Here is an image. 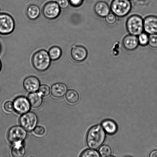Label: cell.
Masks as SVG:
<instances>
[{"instance_id": "6da1fadb", "label": "cell", "mask_w": 157, "mask_h": 157, "mask_svg": "<svg viewBox=\"0 0 157 157\" xmlns=\"http://www.w3.org/2000/svg\"><path fill=\"white\" fill-rule=\"evenodd\" d=\"M106 138V133L101 126L97 124L92 127L87 132L86 143L90 149L97 150L104 143Z\"/></svg>"}, {"instance_id": "7a4b0ae2", "label": "cell", "mask_w": 157, "mask_h": 157, "mask_svg": "<svg viewBox=\"0 0 157 157\" xmlns=\"http://www.w3.org/2000/svg\"><path fill=\"white\" fill-rule=\"evenodd\" d=\"M51 59L48 52L44 50H41L35 52L32 58L33 67L40 72L45 71L50 67Z\"/></svg>"}, {"instance_id": "3957f363", "label": "cell", "mask_w": 157, "mask_h": 157, "mask_svg": "<svg viewBox=\"0 0 157 157\" xmlns=\"http://www.w3.org/2000/svg\"><path fill=\"white\" fill-rule=\"evenodd\" d=\"M126 27L130 34L138 36L144 30V21L139 15H134L128 18Z\"/></svg>"}, {"instance_id": "277c9868", "label": "cell", "mask_w": 157, "mask_h": 157, "mask_svg": "<svg viewBox=\"0 0 157 157\" xmlns=\"http://www.w3.org/2000/svg\"><path fill=\"white\" fill-rule=\"evenodd\" d=\"M130 0H113L111 5V10L116 16L123 18L128 14L131 10Z\"/></svg>"}, {"instance_id": "5b68a950", "label": "cell", "mask_w": 157, "mask_h": 157, "mask_svg": "<svg viewBox=\"0 0 157 157\" xmlns=\"http://www.w3.org/2000/svg\"><path fill=\"white\" fill-rule=\"evenodd\" d=\"M27 131L20 126H14L11 128L8 133L9 141L13 144L22 143L27 136Z\"/></svg>"}, {"instance_id": "8992f818", "label": "cell", "mask_w": 157, "mask_h": 157, "mask_svg": "<svg viewBox=\"0 0 157 157\" xmlns=\"http://www.w3.org/2000/svg\"><path fill=\"white\" fill-rule=\"evenodd\" d=\"M15 24L13 18L8 14H0V34L9 35L13 32Z\"/></svg>"}, {"instance_id": "52a82bcc", "label": "cell", "mask_w": 157, "mask_h": 157, "mask_svg": "<svg viewBox=\"0 0 157 157\" xmlns=\"http://www.w3.org/2000/svg\"><path fill=\"white\" fill-rule=\"evenodd\" d=\"M38 122L37 116L35 113L32 112H28L24 114L19 119L21 127L28 131L33 130L36 127Z\"/></svg>"}, {"instance_id": "ba28073f", "label": "cell", "mask_w": 157, "mask_h": 157, "mask_svg": "<svg viewBox=\"0 0 157 157\" xmlns=\"http://www.w3.org/2000/svg\"><path fill=\"white\" fill-rule=\"evenodd\" d=\"M43 14L47 19H55L59 16L61 9L57 2L51 1L46 3L43 8Z\"/></svg>"}, {"instance_id": "9c48e42d", "label": "cell", "mask_w": 157, "mask_h": 157, "mask_svg": "<svg viewBox=\"0 0 157 157\" xmlns=\"http://www.w3.org/2000/svg\"><path fill=\"white\" fill-rule=\"evenodd\" d=\"M14 109L17 113L23 115L30 110L31 105L28 99L23 96H18L13 102Z\"/></svg>"}, {"instance_id": "30bf717a", "label": "cell", "mask_w": 157, "mask_h": 157, "mask_svg": "<svg viewBox=\"0 0 157 157\" xmlns=\"http://www.w3.org/2000/svg\"><path fill=\"white\" fill-rule=\"evenodd\" d=\"M71 55L74 61L81 62L86 59L88 52L86 48L82 46L73 45L71 50Z\"/></svg>"}, {"instance_id": "8fae6325", "label": "cell", "mask_w": 157, "mask_h": 157, "mask_svg": "<svg viewBox=\"0 0 157 157\" xmlns=\"http://www.w3.org/2000/svg\"><path fill=\"white\" fill-rule=\"evenodd\" d=\"M144 30L149 34L157 33V17L150 15L144 18Z\"/></svg>"}, {"instance_id": "7c38bea8", "label": "cell", "mask_w": 157, "mask_h": 157, "mask_svg": "<svg viewBox=\"0 0 157 157\" xmlns=\"http://www.w3.org/2000/svg\"><path fill=\"white\" fill-rule=\"evenodd\" d=\"M23 86L27 91L33 93L38 90L40 87V81L36 77L29 76L24 80Z\"/></svg>"}, {"instance_id": "4fadbf2b", "label": "cell", "mask_w": 157, "mask_h": 157, "mask_svg": "<svg viewBox=\"0 0 157 157\" xmlns=\"http://www.w3.org/2000/svg\"><path fill=\"white\" fill-rule=\"evenodd\" d=\"M138 38L137 36L128 35L123 39V45L126 50L133 51L135 50L139 45Z\"/></svg>"}, {"instance_id": "5bb4252c", "label": "cell", "mask_w": 157, "mask_h": 157, "mask_svg": "<svg viewBox=\"0 0 157 157\" xmlns=\"http://www.w3.org/2000/svg\"><path fill=\"white\" fill-rule=\"evenodd\" d=\"M67 91V87L63 83H58L53 84L51 87V92L54 97L61 98L66 95Z\"/></svg>"}, {"instance_id": "9a60e30c", "label": "cell", "mask_w": 157, "mask_h": 157, "mask_svg": "<svg viewBox=\"0 0 157 157\" xmlns=\"http://www.w3.org/2000/svg\"><path fill=\"white\" fill-rule=\"evenodd\" d=\"M95 14L101 18H105L110 13V9L109 5L104 1H99L95 5L94 7Z\"/></svg>"}, {"instance_id": "2e32d148", "label": "cell", "mask_w": 157, "mask_h": 157, "mask_svg": "<svg viewBox=\"0 0 157 157\" xmlns=\"http://www.w3.org/2000/svg\"><path fill=\"white\" fill-rule=\"evenodd\" d=\"M101 126L105 133L109 135H114L118 131L117 124L112 120H104L101 123Z\"/></svg>"}, {"instance_id": "e0dca14e", "label": "cell", "mask_w": 157, "mask_h": 157, "mask_svg": "<svg viewBox=\"0 0 157 157\" xmlns=\"http://www.w3.org/2000/svg\"><path fill=\"white\" fill-rule=\"evenodd\" d=\"M31 106L34 108H38L40 107L43 104L42 96L38 93H30L28 97Z\"/></svg>"}, {"instance_id": "ac0fdd59", "label": "cell", "mask_w": 157, "mask_h": 157, "mask_svg": "<svg viewBox=\"0 0 157 157\" xmlns=\"http://www.w3.org/2000/svg\"><path fill=\"white\" fill-rule=\"evenodd\" d=\"M28 18L31 20H35L39 17L40 10L36 5L32 4L28 6L26 10Z\"/></svg>"}, {"instance_id": "d6986e66", "label": "cell", "mask_w": 157, "mask_h": 157, "mask_svg": "<svg viewBox=\"0 0 157 157\" xmlns=\"http://www.w3.org/2000/svg\"><path fill=\"white\" fill-rule=\"evenodd\" d=\"M25 153V147L23 143L13 144L11 150V153L13 157H24Z\"/></svg>"}, {"instance_id": "ffe728a7", "label": "cell", "mask_w": 157, "mask_h": 157, "mask_svg": "<svg viewBox=\"0 0 157 157\" xmlns=\"http://www.w3.org/2000/svg\"><path fill=\"white\" fill-rule=\"evenodd\" d=\"M66 99L70 104H76L79 100V95L76 91L74 90H70L66 94Z\"/></svg>"}, {"instance_id": "44dd1931", "label": "cell", "mask_w": 157, "mask_h": 157, "mask_svg": "<svg viewBox=\"0 0 157 157\" xmlns=\"http://www.w3.org/2000/svg\"><path fill=\"white\" fill-rule=\"evenodd\" d=\"M48 53L52 61H56L61 57L62 52L60 48L54 46L50 48Z\"/></svg>"}, {"instance_id": "7402d4cb", "label": "cell", "mask_w": 157, "mask_h": 157, "mask_svg": "<svg viewBox=\"0 0 157 157\" xmlns=\"http://www.w3.org/2000/svg\"><path fill=\"white\" fill-rule=\"evenodd\" d=\"M79 157H101L99 152L94 149H88L81 153Z\"/></svg>"}, {"instance_id": "603a6c76", "label": "cell", "mask_w": 157, "mask_h": 157, "mask_svg": "<svg viewBox=\"0 0 157 157\" xmlns=\"http://www.w3.org/2000/svg\"><path fill=\"white\" fill-rule=\"evenodd\" d=\"M98 152L101 157H107L111 155L112 150L109 146L103 145L99 147Z\"/></svg>"}, {"instance_id": "cb8c5ba5", "label": "cell", "mask_w": 157, "mask_h": 157, "mask_svg": "<svg viewBox=\"0 0 157 157\" xmlns=\"http://www.w3.org/2000/svg\"><path fill=\"white\" fill-rule=\"evenodd\" d=\"M139 44L141 46H144L148 44L149 36L146 33H143L138 35Z\"/></svg>"}, {"instance_id": "d4e9b609", "label": "cell", "mask_w": 157, "mask_h": 157, "mask_svg": "<svg viewBox=\"0 0 157 157\" xmlns=\"http://www.w3.org/2000/svg\"><path fill=\"white\" fill-rule=\"evenodd\" d=\"M148 45L152 49H157V33L149 35Z\"/></svg>"}, {"instance_id": "484cf974", "label": "cell", "mask_w": 157, "mask_h": 157, "mask_svg": "<svg viewBox=\"0 0 157 157\" xmlns=\"http://www.w3.org/2000/svg\"><path fill=\"white\" fill-rule=\"evenodd\" d=\"M50 88L46 84H42L40 86L38 89V93L43 97H46L50 95Z\"/></svg>"}, {"instance_id": "4316f807", "label": "cell", "mask_w": 157, "mask_h": 157, "mask_svg": "<svg viewBox=\"0 0 157 157\" xmlns=\"http://www.w3.org/2000/svg\"><path fill=\"white\" fill-rule=\"evenodd\" d=\"M105 20L107 24L113 25L116 22L117 16L113 13H110L105 18Z\"/></svg>"}, {"instance_id": "83f0119b", "label": "cell", "mask_w": 157, "mask_h": 157, "mask_svg": "<svg viewBox=\"0 0 157 157\" xmlns=\"http://www.w3.org/2000/svg\"><path fill=\"white\" fill-rule=\"evenodd\" d=\"M34 134L38 136H43L46 133L45 129L42 126H36L33 130Z\"/></svg>"}, {"instance_id": "f1b7e54d", "label": "cell", "mask_w": 157, "mask_h": 157, "mask_svg": "<svg viewBox=\"0 0 157 157\" xmlns=\"http://www.w3.org/2000/svg\"><path fill=\"white\" fill-rule=\"evenodd\" d=\"M4 109L7 113H11L14 110L13 103L10 101H6L4 104Z\"/></svg>"}, {"instance_id": "f546056e", "label": "cell", "mask_w": 157, "mask_h": 157, "mask_svg": "<svg viewBox=\"0 0 157 157\" xmlns=\"http://www.w3.org/2000/svg\"><path fill=\"white\" fill-rule=\"evenodd\" d=\"M57 3L60 9H63L67 8L70 4L69 0H57Z\"/></svg>"}, {"instance_id": "4dcf8cb0", "label": "cell", "mask_w": 157, "mask_h": 157, "mask_svg": "<svg viewBox=\"0 0 157 157\" xmlns=\"http://www.w3.org/2000/svg\"><path fill=\"white\" fill-rule=\"evenodd\" d=\"M71 5L73 7H78L82 4L84 0H69Z\"/></svg>"}, {"instance_id": "1f68e13d", "label": "cell", "mask_w": 157, "mask_h": 157, "mask_svg": "<svg viewBox=\"0 0 157 157\" xmlns=\"http://www.w3.org/2000/svg\"><path fill=\"white\" fill-rule=\"evenodd\" d=\"M149 157H157V150L152 151L150 153Z\"/></svg>"}, {"instance_id": "d6a6232c", "label": "cell", "mask_w": 157, "mask_h": 157, "mask_svg": "<svg viewBox=\"0 0 157 157\" xmlns=\"http://www.w3.org/2000/svg\"><path fill=\"white\" fill-rule=\"evenodd\" d=\"M1 69H2V63H1V61H0V71H1Z\"/></svg>"}, {"instance_id": "836d02e7", "label": "cell", "mask_w": 157, "mask_h": 157, "mask_svg": "<svg viewBox=\"0 0 157 157\" xmlns=\"http://www.w3.org/2000/svg\"><path fill=\"white\" fill-rule=\"evenodd\" d=\"M124 157H133V156H124Z\"/></svg>"}, {"instance_id": "e575fe53", "label": "cell", "mask_w": 157, "mask_h": 157, "mask_svg": "<svg viewBox=\"0 0 157 157\" xmlns=\"http://www.w3.org/2000/svg\"><path fill=\"white\" fill-rule=\"evenodd\" d=\"M115 157L114 156H108V157Z\"/></svg>"}]
</instances>
